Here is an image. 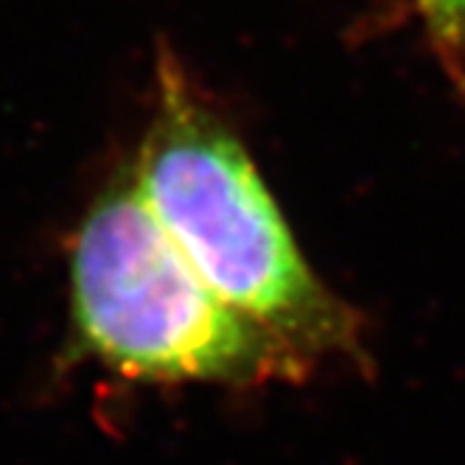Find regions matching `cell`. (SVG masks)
<instances>
[{
  "instance_id": "obj_3",
  "label": "cell",
  "mask_w": 465,
  "mask_h": 465,
  "mask_svg": "<svg viewBox=\"0 0 465 465\" xmlns=\"http://www.w3.org/2000/svg\"><path fill=\"white\" fill-rule=\"evenodd\" d=\"M451 74L465 84V0H404Z\"/></svg>"
},
{
  "instance_id": "obj_2",
  "label": "cell",
  "mask_w": 465,
  "mask_h": 465,
  "mask_svg": "<svg viewBox=\"0 0 465 465\" xmlns=\"http://www.w3.org/2000/svg\"><path fill=\"white\" fill-rule=\"evenodd\" d=\"M71 334L82 356L132 381L261 387L312 373L199 278L129 169L76 227Z\"/></svg>"
},
{
  "instance_id": "obj_1",
  "label": "cell",
  "mask_w": 465,
  "mask_h": 465,
  "mask_svg": "<svg viewBox=\"0 0 465 465\" xmlns=\"http://www.w3.org/2000/svg\"><path fill=\"white\" fill-rule=\"evenodd\" d=\"M149 211L222 301L301 356L361 361V317L297 247L230 124L163 48L149 126L132 163Z\"/></svg>"
}]
</instances>
